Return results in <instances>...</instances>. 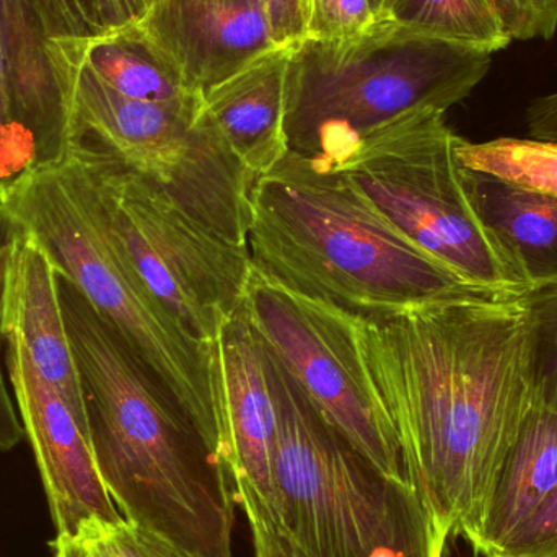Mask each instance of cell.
Segmentation results:
<instances>
[{"label": "cell", "instance_id": "4316f807", "mask_svg": "<svg viewBox=\"0 0 557 557\" xmlns=\"http://www.w3.org/2000/svg\"><path fill=\"white\" fill-rule=\"evenodd\" d=\"M494 557H557V483Z\"/></svg>", "mask_w": 557, "mask_h": 557}, {"label": "cell", "instance_id": "484cf974", "mask_svg": "<svg viewBox=\"0 0 557 557\" xmlns=\"http://www.w3.org/2000/svg\"><path fill=\"white\" fill-rule=\"evenodd\" d=\"M49 38L59 48L101 35L91 0H32Z\"/></svg>", "mask_w": 557, "mask_h": 557}, {"label": "cell", "instance_id": "8992f818", "mask_svg": "<svg viewBox=\"0 0 557 557\" xmlns=\"http://www.w3.org/2000/svg\"><path fill=\"white\" fill-rule=\"evenodd\" d=\"M267 359L277 419L270 507L295 545L307 557H444L448 540L414 487L362 457Z\"/></svg>", "mask_w": 557, "mask_h": 557}, {"label": "cell", "instance_id": "1f68e13d", "mask_svg": "<svg viewBox=\"0 0 557 557\" xmlns=\"http://www.w3.org/2000/svg\"><path fill=\"white\" fill-rule=\"evenodd\" d=\"M3 341L0 337V451H9L25 437L9 379L5 376V366H2Z\"/></svg>", "mask_w": 557, "mask_h": 557}, {"label": "cell", "instance_id": "f546056e", "mask_svg": "<svg viewBox=\"0 0 557 557\" xmlns=\"http://www.w3.org/2000/svg\"><path fill=\"white\" fill-rule=\"evenodd\" d=\"M278 45L295 46L305 38L307 0H264Z\"/></svg>", "mask_w": 557, "mask_h": 557}, {"label": "cell", "instance_id": "e575fe53", "mask_svg": "<svg viewBox=\"0 0 557 557\" xmlns=\"http://www.w3.org/2000/svg\"><path fill=\"white\" fill-rule=\"evenodd\" d=\"M103 532V530H101ZM98 532L97 535L88 536L84 539L87 542L88 548H90L91 556L94 557H117L111 549L110 543L104 539L103 533Z\"/></svg>", "mask_w": 557, "mask_h": 557}, {"label": "cell", "instance_id": "7402d4cb", "mask_svg": "<svg viewBox=\"0 0 557 557\" xmlns=\"http://www.w3.org/2000/svg\"><path fill=\"white\" fill-rule=\"evenodd\" d=\"M527 366L533 405L557 414V284L527 290Z\"/></svg>", "mask_w": 557, "mask_h": 557}, {"label": "cell", "instance_id": "83f0119b", "mask_svg": "<svg viewBox=\"0 0 557 557\" xmlns=\"http://www.w3.org/2000/svg\"><path fill=\"white\" fill-rule=\"evenodd\" d=\"M512 39H552L557 32V0H494Z\"/></svg>", "mask_w": 557, "mask_h": 557}, {"label": "cell", "instance_id": "d6986e66", "mask_svg": "<svg viewBox=\"0 0 557 557\" xmlns=\"http://www.w3.org/2000/svg\"><path fill=\"white\" fill-rule=\"evenodd\" d=\"M81 58L101 82L124 97L160 104H189L202 100L201 95L186 87L173 65L134 26L88 39Z\"/></svg>", "mask_w": 557, "mask_h": 557}, {"label": "cell", "instance_id": "ba28073f", "mask_svg": "<svg viewBox=\"0 0 557 557\" xmlns=\"http://www.w3.org/2000/svg\"><path fill=\"white\" fill-rule=\"evenodd\" d=\"M445 111L416 108L363 134L334 169L412 244L478 287L519 298L525 285L491 240L465 185Z\"/></svg>", "mask_w": 557, "mask_h": 557}, {"label": "cell", "instance_id": "3957f363", "mask_svg": "<svg viewBox=\"0 0 557 557\" xmlns=\"http://www.w3.org/2000/svg\"><path fill=\"white\" fill-rule=\"evenodd\" d=\"M247 245L268 276L357 317L513 298L458 276L389 224L339 170L290 150L255 180Z\"/></svg>", "mask_w": 557, "mask_h": 557}, {"label": "cell", "instance_id": "f1b7e54d", "mask_svg": "<svg viewBox=\"0 0 557 557\" xmlns=\"http://www.w3.org/2000/svg\"><path fill=\"white\" fill-rule=\"evenodd\" d=\"M101 533L117 557H198L126 520Z\"/></svg>", "mask_w": 557, "mask_h": 557}, {"label": "cell", "instance_id": "5b68a950", "mask_svg": "<svg viewBox=\"0 0 557 557\" xmlns=\"http://www.w3.org/2000/svg\"><path fill=\"white\" fill-rule=\"evenodd\" d=\"M0 219L28 234L120 334L212 457L227 463L211 349L196 343L150 294L82 205L59 166L35 170L0 199Z\"/></svg>", "mask_w": 557, "mask_h": 557}, {"label": "cell", "instance_id": "4dcf8cb0", "mask_svg": "<svg viewBox=\"0 0 557 557\" xmlns=\"http://www.w3.org/2000/svg\"><path fill=\"white\" fill-rule=\"evenodd\" d=\"M152 2L153 0H91L101 35L136 25Z\"/></svg>", "mask_w": 557, "mask_h": 557}, {"label": "cell", "instance_id": "cb8c5ba5", "mask_svg": "<svg viewBox=\"0 0 557 557\" xmlns=\"http://www.w3.org/2000/svg\"><path fill=\"white\" fill-rule=\"evenodd\" d=\"M375 22L369 0H307L304 39L341 41L367 32Z\"/></svg>", "mask_w": 557, "mask_h": 557}, {"label": "cell", "instance_id": "7c38bea8", "mask_svg": "<svg viewBox=\"0 0 557 557\" xmlns=\"http://www.w3.org/2000/svg\"><path fill=\"white\" fill-rule=\"evenodd\" d=\"M133 26L201 97L281 48L264 0H153Z\"/></svg>", "mask_w": 557, "mask_h": 557}, {"label": "cell", "instance_id": "d4e9b609", "mask_svg": "<svg viewBox=\"0 0 557 557\" xmlns=\"http://www.w3.org/2000/svg\"><path fill=\"white\" fill-rule=\"evenodd\" d=\"M232 484L247 516L257 557H307L287 535L270 504L250 484L245 481H232Z\"/></svg>", "mask_w": 557, "mask_h": 557}, {"label": "cell", "instance_id": "ac0fdd59", "mask_svg": "<svg viewBox=\"0 0 557 557\" xmlns=\"http://www.w3.org/2000/svg\"><path fill=\"white\" fill-rule=\"evenodd\" d=\"M557 483V414L533 405L500 468L480 525L468 539L478 557H494Z\"/></svg>", "mask_w": 557, "mask_h": 557}, {"label": "cell", "instance_id": "6da1fadb", "mask_svg": "<svg viewBox=\"0 0 557 557\" xmlns=\"http://www.w3.org/2000/svg\"><path fill=\"white\" fill-rule=\"evenodd\" d=\"M339 313L395 432L406 481L445 539L468 542L533 408L519 298H455L382 318Z\"/></svg>", "mask_w": 557, "mask_h": 557}, {"label": "cell", "instance_id": "ffe728a7", "mask_svg": "<svg viewBox=\"0 0 557 557\" xmlns=\"http://www.w3.org/2000/svg\"><path fill=\"white\" fill-rule=\"evenodd\" d=\"M388 20L491 55L513 41L494 0H399Z\"/></svg>", "mask_w": 557, "mask_h": 557}, {"label": "cell", "instance_id": "d590c367", "mask_svg": "<svg viewBox=\"0 0 557 557\" xmlns=\"http://www.w3.org/2000/svg\"><path fill=\"white\" fill-rule=\"evenodd\" d=\"M369 2L376 22H380V20H388L389 13L398 5L399 0H369Z\"/></svg>", "mask_w": 557, "mask_h": 557}, {"label": "cell", "instance_id": "30bf717a", "mask_svg": "<svg viewBox=\"0 0 557 557\" xmlns=\"http://www.w3.org/2000/svg\"><path fill=\"white\" fill-rule=\"evenodd\" d=\"M242 313L314 411L386 476L406 481L395 432L357 362L339 308L253 264Z\"/></svg>", "mask_w": 557, "mask_h": 557}, {"label": "cell", "instance_id": "4fadbf2b", "mask_svg": "<svg viewBox=\"0 0 557 557\" xmlns=\"http://www.w3.org/2000/svg\"><path fill=\"white\" fill-rule=\"evenodd\" d=\"M15 336L39 379L87 419L59 297V274L25 232L0 219V337Z\"/></svg>", "mask_w": 557, "mask_h": 557}, {"label": "cell", "instance_id": "9a60e30c", "mask_svg": "<svg viewBox=\"0 0 557 557\" xmlns=\"http://www.w3.org/2000/svg\"><path fill=\"white\" fill-rule=\"evenodd\" d=\"M0 46L38 170L61 165L77 146L72 127L74 67L49 38L32 0H0Z\"/></svg>", "mask_w": 557, "mask_h": 557}, {"label": "cell", "instance_id": "603a6c76", "mask_svg": "<svg viewBox=\"0 0 557 557\" xmlns=\"http://www.w3.org/2000/svg\"><path fill=\"white\" fill-rule=\"evenodd\" d=\"M38 170L35 144L16 110L5 55L0 46V199L23 176Z\"/></svg>", "mask_w": 557, "mask_h": 557}, {"label": "cell", "instance_id": "44dd1931", "mask_svg": "<svg viewBox=\"0 0 557 557\" xmlns=\"http://www.w3.org/2000/svg\"><path fill=\"white\" fill-rule=\"evenodd\" d=\"M455 150L463 169L557 198V140L499 137L476 144L458 137Z\"/></svg>", "mask_w": 557, "mask_h": 557}, {"label": "cell", "instance_id": "8fae6325", "mask_svg": "<svg viewBox=\"0 0 557 557\" xmlns=\"http://www.w3.org/2000/svg\"><path fill=\"white\" fill-rule=\"evenodd\" d=\"M2 341L7 379L41 474L55 539L84 540L113 529L124 519L98 474L87 419L39 379L15 336Z\"/></svg>", "mask_w": 557, "mask_h": 557}, {"label": "cell", "instance_id": "5bb4252c", "mask_svg": "<svg viewBox=\"0 0 557 557\" xmlns=\"http://www.w3.org/2000/svg\"><path fill=\"white\" fill-rule=\"evenodd\" d=\"M211 372L228 447L225 468L273 507L276 406L267 350L242 310L212 341Z\"/></svg>", "mask_w": 557, "mask_h": 557}, {"label": "cell", "instance_id": "52a82bcc", "mask_svg": "<svg viewBox=\"0 0 557 557\" xmlns=\"http://www.w3.org/2000/svg\"><path fill=\"white\" fill-rule=\"evenodd\" d=\"M58 166L150 294L211 349L244 305L253 267L248 247L202 224L162 186L90 140Z\"/></svg>", "mask_w": 557, "mask_h": 557}, {"label": "cell", "instance_id": "7a4b0ae2", "mask_svg": "<svg viewBox=\"0 0 557 557\" xmlns=\"http://www.w3.org/2000/svg\"><path fill=\"white\" fill-rule=\"evenodd\" d=\"M59 297L98 474L131 525L198 557H234L231 474L120 334L67 278Z\"/></svg>", "mask_w": 557, "mask_h": 557}, {"label": "cell", "instance_id": "d6a6232c", "mask_svg": "<svg viewBox=\"0 0 557 557\" xmlns=\"http://www.w3.org/2000/svg\"><path fill=\"white\" fill-rule=\"evenodd\" d=\"M532 139L557 140V91L536 98L527 111Z\"/></svg>", "mask_w": 557, "mask_h": 557}, {"label": "cell", "instance_id": "2e32d148", "mask_svg": "<svg viewBox=\"0 0 557 557\" xmlns=\"http://www.w3.org/2000/svg\"><path fill=\"white\" fill-rule=\"evenodd\" d=\"M292 48L274 49L202 95L206 113L255 180L288 153L285 78Z\"/></svg>", "mask_w": 557, "mask_h": 557}, {"label": "cell", "instance_id": "9c48e42d", "mask_svg": "<svg viewBox=\"0 0 557 557\" xmlns=\"http://www.w3.org/2000/svg\"><path fill=\"white\" fill-rule=\"evenodd\" d=\"M81 51L71 54L75 144L90 140L110 150L202 224L248 247L255 176L232 152L202 100L160 104L124 97L84 64Z\"/></svg>", "mask_w": 557, "mask_h": 557}, {"label": "cell", "instance_id": "277c9868", "mask_svg": "<svg viewBox=\"0 0 557 557\" xmlns=\"http://www.w3.org/2000/svg\"><path fill=\"white\" fill-rule=\"evenodd\" d=\"M493 55L380 20L341 41L301 39L285 78L288 150L336 165L357 140L393 117L470 97Z\"/></svg>", "mask_w": 557, "mask_h": 557}, {"label": "cell", "instance_id": "836d02e7", "mask_svg": "<svg viewBox=\"0 0 557 557\" xmlns=\"http://www.w3.org/2000/svg\"><path fill=\"white\" fill-rule=\"evenodd\" d=\"M52 548L55 557H94L84 540L55 539Z\"/></svg>", "mask_w": 557, "mask_h": 557}, {"label": "cell", "instance_id": "e0dca14e", "mask_svg": "<svg viewBox=\"0 0 557 557\" xmlns=\"http://www.w3.org/2000/svg\"><path fill=\"white\" fill-rule=\"evenodd\" d=\"M463 175L478 218L527 290L557 284V198L467 169Z\"/></svg>", "mask_w": 557, "mask_h": 557}]
</instances>
